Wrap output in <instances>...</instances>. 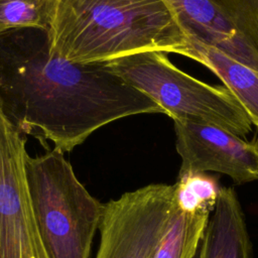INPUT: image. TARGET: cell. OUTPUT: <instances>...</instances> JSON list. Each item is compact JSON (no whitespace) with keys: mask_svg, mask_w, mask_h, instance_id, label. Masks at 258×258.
<instances>
[{"mask_svg":"<svg viewBox=\"0 0 258 258\" xmlns=\"http://www.w3.org/2000/svg\"><path fill=\"white\" fill-rule=\"evenodd\" d=\"M0 107L21 134L70 152L124 117L163 113L107 63H76L49 47L47 30L0 32Z\"/></svg>","mask_w":258,"mask_h":258,"instance_id":"cell-1","label":"cell"},{"mask_svg":"<svg viewBox=\"0 0 258 258\" xmlns=\"http://www.w3.org/2000/svg\"><path fill=\"white\" fill-rule=\"evenodd\" d=\"M50 49L76 63H107L145 50L176 53L186 37L164 0H56Z\"/></svg>","mask_w":258,"mask_h":258,"instance_id":"cell-2","label":"cell"},{"mask_svg":"<svg viewBox=\"0 0 258 258\" xmlns=\"http://www.w3.org/2000/svg\"><path fill=\"white\" fill-rule=\"evenodd\" d=\"M38 232L49 258H90L105 204L77 177L63 152L53 148L25 161Z\"/></svg>","mask_w":258,"mask_h":258,"instance_id":"cell-3","label":"cell"},{"mask_svg":"<svg viewBox=\"0 0 258 258\" xmlns=\"http://www.w3.org/2000/svg\"><path fill=\"white\" fill-rule=\"evenodd\" d=\"M107 64L127 85L154 101L173 121L213 125L240 137L252 130L247 112L225 86H212L187 75L163 51H139Z\"/></svg>","mask_w":258,"mask_h":258,"instance_id":"cell-4","label":"cell"},{"mask_svg":"<svg viewBox=\"0 0 258 258\" xmlns=\"http://www.w3.org/2000/svg\"><path fill=\"white\" fill-rule=\"evenodd\" d=\"M174 210L173 184L151 183L110 200L95 258H150Z\"/></svg>","mask_w":258,"mask_h":258,"instance_id":"cell-5","label":"cell"},{"mask_svg":"<svg viewBox=\"0 0 258 258\" xmlns=\"http://www.w3.org/2000/svg\"><path fill=\"white\" fill-rule=\"evenodd\" d=\"M25 143L0 107V258H49L27 187Z\"/></svg>","mask_w":258,"mask_h":258,"instance_id":"cell-6","label":"cell"},{"mask_svg":"<svg viewBox=\"0 0 258 258\" xmlns=\"http://www.w3.org/2000/svg\"><path fill=\"white\" fill-rule=\"evenodd\" d=\"M185 37L258 72V0H164Z\"/></svg>","mask_w":258,"mask_h":258,"instance_id":"cell-7","label":"cell"},{"mask_svg":"<svg viewBox=\"0 0 258 258\" xmlns=\"http://www.w3.org/2000/svg\"><path fill=\"white\" fill-rule=\"evenodd\" d=\"M179 172L215 171L236 183L258 180V141H246L225 129L189 121H173Z\"/></svg>","mask_w":258,"mask_h":258,"instance_id":"cell-8","label":"cell"},{"mask_svg":"<svg viewBox=\"0 0 258 258\" xmlns=\"http://www.w3.org/2000/svg\"><path fill=\"white\" fill-rule=\"evenodd\" d=\"M195 258H252L245 215L233 187L222 186Z\"/></svg>","mask_w":258,"mask_h":258,"instance_id":"cell-9","label":"cell"},{"mask_svg":"<svg viewBox=\"0 0 258 258\" xmlns=\"http://www.w3.org/2000/svg\"><path fill=\"white\" fill-rule=\"evenodd\" d=\"M176 54L191 58L215 74L258 127V72L190 37Z\"/></svg>","mask_w":258,"mask_h":258,"instance_id":"cell-10","label":"cell"},{"mask_svg":"<svg viewBox=\"0 0 258 258\" xmlns=\"http://www.w3.org/2000/svg\"><path fill=\"white\" fill-rule=\"evenodd\" d=\"M212 212H185L175 206L168 227L150 258H195Z\"/></svg>","mask_w":258,"mask_h":258,"instance_id":"cell-11","label":"cell"},{"mask_svg":"<svg viewBox=\"0 0 258 258\" xmlns=\"http://www.w3.org/2000/svg\"><path fill=\"white\" fill-rule=\"evenodd\" d=\"M174 187V203L185 212H213L221 188L218 179L206 172H178Z\"/></svg>","mask_w":258,"mask_h":258,"instance_id":"cell-12","label":"cell"},{"mask_svg":"<svg viewBox=\"0 0 258 258\" xmlns=\"http://www.w3.org/2000/svg\"><path fill=\"white\" fill-rule=\"evenodd\" d=\"M56 0H0V32L19 28L47 30Z\"/></svg>","mask_w":258,"mask_h":258,"instance_id":"cell-13","label":"cell"}]
</instances>
